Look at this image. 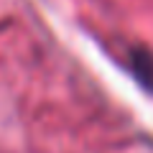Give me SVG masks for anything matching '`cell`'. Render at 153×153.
<instances>
[{"mask_svg":"<svg viewBox=\"0 0 153 153\" xmlns=\"http://www.w3.org/2000/svg\"><path fill=\"white\" fill-rule=\"evenodd\" d=\"M128 61H130V71L138 79V84L146 87L148 92H153V51L138 46V49L130 51Z\"/></svg>","mask_w":153,"mask_h":153,"instance_id":"cell-1","label":"cell"}]
</instances>
